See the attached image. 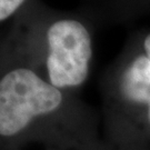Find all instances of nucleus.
Masks as SVG:
<instances>
[{
  "label": "nucleus",
  "instance_id": "20e7f679",
  "mask_svg": "<svg viewBox=\"0 0 150 150\" xmlns=\"http://www.w3.org/2000/svg\"><path fill=\"white\" fill-rule=\"evenodd\" d=\"M107 6L111 19L121 23L150 15V0H107Z\"/></svg>",
  "mask_w": 150,
  "mask_h": 150
},
{
  "label": "nucleus",
  "instance_id": "f257e3e1",
  "mask_svg": "<svg viewBox=\"0 0 150 150\" xmlns=\"http://www.w3.org/2000/svg\"><path fill=\"white\" fill-rule=\"evenodd\" d=\"M64 103L62 90L33 69L8 70L0 78V150H29Z\"/></svg>",
  "mask_w": 150,
  "mask_h": 150
},
{
  "label": "nucleus",
  "instance_id": "39448f33",
  "mask_svg": "<svg viewBox=\"0 0 150 150\" xmlns=\"http://www.w3.org/2000/svg\"><path fill=\"white\" fill-rule=\"evenodd\" d=\"M23 2L25 0H0V21L12 16Z\"/></svg>",
  "mask_w": 150,
  "mask_h": 150
},
{
  "label": "nucleus",
  "instance_id": "7ed1b4c3",
  "mask_svg": "<svg viewBox=\"0 0 150 150\" xmlns=\"http://www.w3.org/2000/svg\"><path fill=\"white\" fill-rule=\"evenodd\" d=\"M116 89L125 102L147 108L150 122V60L141 50L120 69Z\"/></svg>",
  "mask_w": 150,
  "mask_h": 150
},
{
  "label": "nucleus",
  "instance_id": "423d86ee",
  "mask_svg": "<svg viewBox=\"0 0 150 150\" xmlns=\"http://www.w3.org/2000/svg\"><path fill=\"white\" fill-rule=\"evenodd\" d=\"M140 46H141V51L146 54V57L150 60V31H148L147 33H145L141 41H140Z\"/></svg>",
  "mask_w": 150,
  "mask_h": 150
},
{
  "label": "nucleus",
  "instance_id": "f03ea898",
  "mask_svg": "<svg viewBox=\"0 0 150 150\" xmlns=\"http://www.w3.org/2000/svg\"><path fill=\"white\" fill-rule=\"evenodd\" d=\"M47 80L60 90L81 86L88 78L92 58V39L80 20L61 18L46 32Z\"/></svg>",
  "mask_w": 150,
  "mask_h": 150
}]
</instances>
